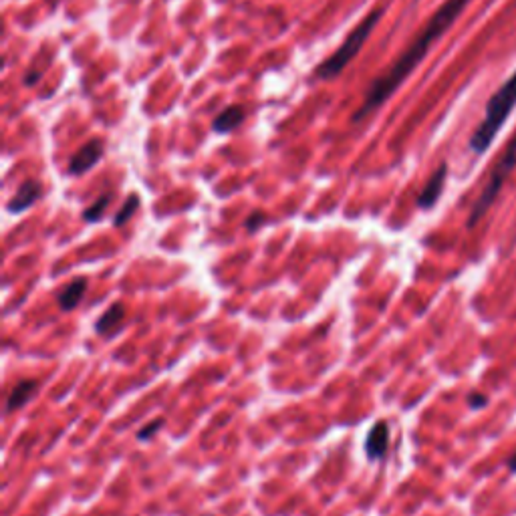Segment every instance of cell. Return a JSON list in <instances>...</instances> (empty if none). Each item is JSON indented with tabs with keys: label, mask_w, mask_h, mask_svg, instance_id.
<instances>
[{
	"label": "cell",
	"mask_w": 516,
	"mask_h": 516,
	"mask_svg": "<svg viewBox=\"0 0 516 516\" xmlns=\"http://www.w3.org/2000/svg\"><path fill=\"white\" fill-rule=\"evenodd\" d=\"M472 0H446V3L430 17L426 27L418 33V37L412 41V45L406 49V53L392 65L390 71H385L381 77L375 79L371 89L365 95L363 105L353 115V121H361L367 117L373 109H377L381 103L392 97V93L412 75V71L424 61L428 51L434 43H438L446 31L460 19V15L468 9Z\"/></svg>",
	"instance_id": "cell-1"
},
{
	"label": "cell",
	"mask_w": 516,
	"mask_h": 516,
	"mask_svg": "<svg viewBox=\"0 0 516 516\" xmlns=\"http://www.w3.org/2000/svg\"><path fill=\"white\" fill-rule=\"evenodd\" d=\"M514 107H516V71L490 97L484 111V119L480 121L476 132L470 138V150L474 154H484L490 148V144L498 136L504 121L508 119Z\"/></svg>",
	"instance_id": "cell-2"
},
{
	"label": "cell",
	"mask_w": 516,
	"mask_h": 516,
	"mask_svg": "<svg viewBox=\"0 0 516 516\" xmlns=\"http://www.w3.org/2000/svg\"><path fill=\"white\" fill-rule=\"evenodd\" d=\"M381 15H383V9L371 11V13L349 33V37L343 41V45H341L327 61H323V63L317 67V77L323 79V81L335 79V77L355 59V55L361 51V47H363L365 41L369 39L371 31L377 27Z\"/></svg>",
	"instance_id": "cell-3"
},
{
	"label": "cell",
	"mask_w": 516,
	"mask_h": 516,
	"mask_svg": "<svg viewBox=\"0 0 516 516\" xmlns=\"http://www.w3.org/2000/svg\"><path fill=\"white\" fill-rule=\"evenodd\" d=\"M514 170H516V132H514V136L510 138V142H508V146L504 148V152L500 154L496 166H494L492 172H490V178H488V182H486L482 194L478 196V200H476V204H474V208H472V212H470V220H468V226H470V228L476 226V224L484 218V214L490 210V206H492L494 200L498 198V194H500L504 182L508 180V176H510Z\"/></svg>",
	"instance_id": "cell-4"
},
{
	"label": "cell",
	"mask_w": 516,
	"mask_h": 516,
	"mask_svg": "<svg viewBox=\"0 0 516 516\" xmlns=\"http://www.w3.org/2000/svg\"><path fill=\"white\" fill-rule=\"evenodd\" d=\"M387 448H390V426L387 422H375L365 438V456L371 462L381 460L387 454Z\"/></svg>",
	"instance_id": "cell-5"
},
{
	"label": "cell",
	"mask_w": 516,
	"mask_h": 516,
	"mask_svg": "<svg viewBox=\"0 0 516 516\" xmlns=\"http://www.w3.org/2000/svg\"><path fill=\"white\" fill-rule=\"evenodd\" d=\"M103 156V142L99 140H93L89 142L87 146H83L73 158H71V164H69V174L71 176H81L85 172H89Z\"/></svg>",
	"instance_id": "cell-6"
},
{
	"label": "cell",
	"mask_w": 516,
	"mask_h": 516,
	"mask_svg": "<svg viewBox=\"0 0 516 516\" xmlns=\"http://www.w3.org/2000/svg\"><path fill=\"white\" fill-rule=\"evenodd\" d=\"M37 390H39V381L37 379H21V381H17L11 387L9 398H7V406H5L7 416H11L13 412L25 408L33 400Z\"/></svg>",
	"instance_id": "cell-7"
},
{
	"label": "cell",
	"mask_w": 516,
	"mask_h": 516,
	"mask_svg": "<svg viewBox=\"0 0 516 516\" xmlns=\"http://www.w3.org/2000/svg\"><path fill=\"white\" fill-rule=\"evenodd\" d=\"M41 196H43V186H41V182L29 180V182H25V184L17 190V194L11 198V202L7 204V210H9L11 214H21V212L29 210Z\"/></svg>",
	"instance_id": "cell-8"
},
{
	"label": "cell",
	"mask_w": 516,
	"mask_h": 516,
	"mask_svg": "<svg viewBox=\"0 0 516 516\" xmlns=\"http://www.w3.org/2000/svg\"><path fill=\"white\" fill-rule=\"evenodd\" d=\"M446 176H448V166L442 164V166L432 174V178L428 180L426 188H424L422 194L418 196V206H420L422 210H430V208L438 202V198H440L442 192H444Z\"/></svg>",
	"instance_id": "cell-9"
},
{
	"label": "cell",
	"mask_w": 516,
	"mask_h": 516,
	"mask_svg": "<svg viewBox=\"0 0 516 516\" xmlns=\"http://www.w3.org/2000/svg\"><path fill=\"white\" fill-rule=\"evenodd\" d=\"M87 279H75L73 283H69L65 289L59 291L57 295V305L61 311H73L79 307V303L83 301L85 293H87Z\"/></svg>",
	"instance_id": "cell-10"
},
{
	"label": "cell",
	"mask_w": 516,
	"mask_h": 516,
	"mask_svg": "<svg viewBox=\"0 0 516 516\" xmlns=\"http://www.w3.org/2000/svg\"><path fill=\"white\" fill-rule=\"evenodd\" d=\"M123 319H125V307H123V303H113V305L101 315V319L95 323V333H97V335H103V337H109V335H113V333L119 329V325L123 323Z\"/></svg>",
	"instance_id": "cell-11"
},
{
	"label": "cell",
	"mask_w": 516,
	"mask_h": 516,
	"mask_svg": "<svg viewBox=\"0 0 516 516\" xmlns=\"http://www.w3.org/2000/svg\"><path fill=\"white\" fill-rule=\"evenodd\" d=\"M244 119V109L240 105H230L226 107L212 123L214 132L218 134H224V132H232V129H236Z\"/></svg>",
	"instance_id": "cell-12"
},
{
	"label": "cell",
	"mask_w": 516,
	"mask_h": 516,
	"mask_svg": "<svg viewBox=\"0 0 516 516\" xmlns=\"http://www.w3.org/2000/svg\"><path fill=\"white\" fill-rule=\"evenodd\" d=\"M140 208V198L136 196V194H132L129 196L127 200H125V204L121 206V210L115 214V218H113V226H117V228H121L125 222H129V218H132L134 214H136V210Z\"/></svg>",
	"instance_id": "cell-13"
},
{
	"label": "cell",
	"mask_w": 516,
	"mask_h": 516,
	"mask_svg": "<svg viewBox=\"0 0 516 516\" xmlns=\"http://www.w3.org/2000/svg\"><path fill=\"white\" fill-rule=\"evenodd\" d=\"M109 202H111V194L99 196V198L83 212V220H85V222H97V220H101L103 214H105V210H107V206H109Z\"/></svg>",
	"instance_id": "cell-14"
},
{
	"label": "cell",
	"mask_w": 516,
	"mask_h": 516,
	"mask_svg": "<svg viewBox=\"0 0 516 516\" xmlns=\"http://www.w3.org/2000/svg\"><path fill=\"white\" fill-rule=\"evenodd\" d=\"M166 424V420L164 418H156V420H152L150 424H146L140 432H138V440H152L160 430H162V426Z\"/></svg>",
	"instance_id": "cell-15"
},
{
	"label": "cell",
	"mask_w": 516,
	"mask_h": 516,
	"mask_svg": "<svg viewBox=\"0 0 516 516\" xmlns=\"http://www.w3.org/2000/svg\"><path fill=\"white\" fill-rule=\"evenodd\" d=\"M263 222H265V214H263V212H254V214H250V218L246 220V230H248V232H254Z\"/></svg>",
	"instance_id": "cell-16"
},
{
	"label": "cell",
	"mask_w": 516,
	"mask_h": 516,
	"mask_svg": "<svg viewBox=\"0 0 516 516\" xmlns=\"http://www.w3.org/2000/svg\"><path fill=\"white\" fill-rule=\"evenodd\" d=\"M470 406L472 408H482V406H486V398H480V394H472L470 396Z\"/></svg>",
	"instance_id": "cell-17"
},
{
	"label": "cell",
	"mask_w": 516,
	"mask_h": 516,
	"mask_svg": "<svg viewBox=\"0 0 516 516\" xmlns=\"http://www.w3.org/2000/svg\"><path fill=\"white\" fill-rule=\"evenodd\" d=\"M508 468H510V472H514V474H516V454L508 460Z\"/></svg>",
	"instance_id": "cell-18"
},
{
	"label": "cell",
	"mask_w": 516,
	"mask_h": 516,
	"mask_svg": "<svg viewBox=\"0 0 516 516\" xmlns=\"http://www.w3.org/2000/svg\"><path fill=\"white\" fill-rule=\"evenodd\" d=\"M202 516H214V514H202Z\"/></svg>",
	"instance_id": "cell-19"
}]
</instances>
